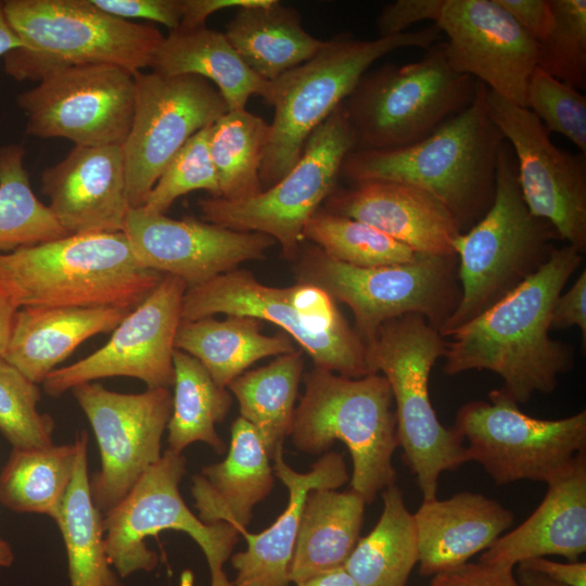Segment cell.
<instances>
[{
  "label": "cell",
  "mask_w": 586,
  "mask_h": 586,
  "mask_svg": "<svg viewBox=\"0 0 586 586\" xmlns=\"http://www.w3.org/2000/svg\"><path fill=\"white\" fill-rule=\"evenodd\" d=\"M572 245L552 247L548 259L500 301L449 336L444 372L498 374L500 388L518 404L555 391L574 365L571 346L549 336L551 316L565 283L582 263Z\"/></svg>",
  "instance_id": "6da1fadb"
},
{
  "label": "cell",
  "mask_w": 586,
  "mask_h": 586,
  "mask_svg": "<svg viewBox=\"0 0 586 586\" xmlns=\"http://www.w3.org/2000/svg\"><path fill=\"white\" fill-rule=\"evenodd\" d=\"M487 87L477 81L471 104L425 139L395 150H353L341 173L352 183L391 181L421 189L442 202L463 232L494 200L505 139L493 122Z\"/></svg>",
  "instance_id": "7a4b0ae2"
},
{
  "label": "cell",
  "mask_w": 586,
  "mask_h": 586,
  "mask_svg": "<svg viewBox=\"0 0 586 586\" xmlns=\"http://www.w3.org/2000/svg\"><path fill=\"white\" fill-rule=\"evenodd\" d=\"M162 277L139 264L123 231L71 234L0 253V293L17 309L103 306L131 310Z\"/></svg>",
  "instance_id": "3957f363"
},
{
  "label": "cell",
  "mask_w": 586,
  "mask_h": 586,
  "mask_svg": "<svg viewBox=\"0 0 586 586\" xmlns=\"http://www.w3.org/2000/svg\"><path fill=\"white\" fill-rule=\"evenodd\" d=\"M440 38L435 24L369 40L342 33L324 40L308 61L268 81L263 99L275 113L259 173L262 189L273 186L297 163L309 136L348 98L374 62L404 48L426 50Z\"/></svg>",
  "instance_id": "277c9868"
},
{
  "label": "cell",
  "mask_w": 586,
  "mask_h": 586,
  "mask_svg": "<svg viewBox=\"0 0 586 586\" xmlns=\"http://www.w3.org/2000/svg\"><path fill=\"white\" fill-rule=\"evenodd\" d=\"M291 440L303 453L319 455L335 441L351 454V489L366 505L395 484L393 455L398 447L396 416L387 380L379 373L348 378L315 367L303 377Z\"/></svg>",
  "instance_id": "5b68a950"
},
{
  "label": "cell",
  "mask_w": 586,
  "mask_h": 586,
  "mask_svg": "<svg viewBox=\"0 0 586 586\" xmlns=\"http://www.w3.org/2000/svg\"><path fill=\"white\" fill-rule=\"evenodd\" d=\"M3 11L23 44L3 56V68L18 81H39L79 64H112L136 74L150 67L165 37L153 25L112 16L89 0H5Z\"/></svg>",
  "instance_id": "8992f818"
},
{
  "label": "cell",
  "mask_w": 586,
  "mask_h": 586,
  "mask_svg": "<svg viewBox=\"0 0 586 586\" xmlns=\"http://www.w3.org/2000/svg\"><path fill=\"white\" fill-rule=\"evenodd\" d=\"M556 238L552 226L528 211L513 152L505 140L492 205L454 242L460 300L440 328L441 335L449 336L537 271L548 259Z\"/></svg>",
  "instance_id": "52a82bcc"
},
{
  "label": "cell",
  "mask_w": 586,
  "mask_h": 586,
  "mask_svg": "<svg viewBox=\"0 0 586 586\" xmlns=\"http://www.w3.org/2000/svg\"><path fill=\"white\" fill-rule=\"evenodd\" d=\"M367 347L372 372H381L392 391L398 447L423 500L434 499L441 474L470 461L462 437L441 423L429 394L447 341L425 318L409 314L383 323Z\"/></svg>",
  "instance_id": "ba28073f"
},
{
  "label": "cell",
  "mask_w": 586,
  "mask_h": 586,
  "mask_svg": "<svg viewBox=\"0 0 586 586\" xmlns=\"http://www.w3.org/2000/svg\"><path fill=\"white\" fill-rule=\"evenodd\" d=\"M476 87L475 78L451 68L442 40L419 61L366 73L344 101L355 150H395L425 139L471 104Z\"/></svg>",
  "instance_id": "9c48e42d"
},
{
  "label": "cell",
  "mask_w": 586,
  "mask_h": 586,
  "mask_svg": "<svg viewBox=\"0 0 586 586\" xmlns=\"http://www.w3.org/2000/svg\"><path fill=\"white\" fill-rule=\"evenodd\" d=\"M456 255L418 254L409 263L361 268L327 256L316 245L297 263L300 283L327 292L349 307L355 331L369 343L383 323L416 314L440 330L460 300Z\"/></svg>",
  "instance_id": "30bf717a"
},
{
  "label": "cell",
  "mask_w": 586,
  "mask_h": 586,
  "mask_svg": "<svg viewBox=\"0 0 586 586\" xmlns=\"http://www.w3.org/2000/svg\"><path fill=\"white\" fill-rule=\"evenodd\" d=\"M186 472L182 453L166 449L128 495L103 515L107 557L122 578L153 571L158 556L148 547L146 537L175 530L190 535L203 551L211 575L209 586H234L225 572V564L241 534L225 522L205 523L188 508L179 491Z\"/></svg>",
  "instance_id": "8fae6325"
},
{
  "label": "cell",
  "mask_w": 586,
  "mask_h": 586,
  "mask_svg": "<svg viewBox=\"0 0 586 586\" xmlns=\"http://www.w3.org/2000/svg\"><path fill=\"white\" fill-rule=\"evenodd\" d=\"M355 148L343 102L314 130L297 163L278 182L242 200H200L203 219L234 231L266 234L281 246L285 258H294L306 222L336 188L342 164Z\"/></svg>",
  "instance_id": "7c38bea8"
},
{
  "label": "cell",
  "mask_w": 586,
  "mask_h": 586,
  "mask_svg": "<svg viewBox=\"0 0 586 586\" xmlns=\"http://www.w3.org/2000/svg\"><path fill=\"white\" fill-rule=\"evenodd\" d=\"M489 402H471L457 412L454 429L467 442L470 461L497 485L548 483L586 451V411L556 420L524 413L500 388Z\"/></svg>",
  "instance_id": "4fadbf2b"
},
{
  "label": "cell",
  "mask_w": 586,
  "mask_h": 586,
  "mask_svg": "<svg viewBox=\"0 0 586 586\" xmlns=\"http://www.w3.org/2000/svg\"><path fill=\"white\" fill-rule=\"evenodd\" d=\"M135 110L122 144L130 208L144 205L158 177L198 131L228 110L217 88L195 75L135 74Z\"/></svg>",
  "instance_id": "5bb4252c"
},
{
  "label": "cell",
  "mask_w": 586,
  "mask_h": 586,
  "mask_svg": "<svg viewBox=\"0 0 586 586\" xmlns=\"http://www.w3.org/2000/svg\"><path fill=\"white\" fill-rule=\"evenodd\" d=\"M135 74L112 64H79L48 74L22 92L25 132L79 146L122 145L135 110Z\"/></svg>",
  "instance_id": "9a60e30c"
},
{
  "label": "cell",
  "mask_w": 586,
  "mask_h": 586,
  "mask_svg": "<svg viewBox=\"0 0 586 586\" xmlns=\"http://www.w3.org/2000/svg\"><path fill=\"white\" fill-rule=\"evenodd\" d=\"M71 391L99 446L101 466L89 476V489L94 506L104 515L162 457V437L173 396L163 387L138 394L118 393L99 382L82 383Z\"/></svg>",
  "instance_id": "2e32d148"
},
{
  "label": "cell",
  "mask_w": 586,
  "mask_h": 586,
  "mask_svg": "<svg viewBox=\"0 0 586 586\" xmlns=\"http://www.w3.org/2000/svg\"><path fill=\"white\" fill-rule=\"evenodd\" d=\"M489 115L509 143L518 182L531 212L552 226L559 239L586 251V155L559 149L527 109L487 89Z\"/></svg>",
  "instance_id": "e0dca14e"
},
{
  "label": "cell",
  "mask_w": 586,
  "mask_h": 586,
  "mask_svg": "<svg viewBox=\"0 0 586 586\" xmlns=\"http://www.w3.org/2000/svg\"><path fill=\"white\" fill-rule=\"evenodd\" d=\"M188 285L163 275L153 291L129 310L101 348L53 370L42 382L44 392L59 397L73 387L99 379L130 377L148 388L174 385V352L181 305Z\"/></svg>",
  "instance_id": "ac0fdd59"
},
{
  "label": "cell",
  "mask_w": 586,
  "mask_h": 586,
  "mask_svg": "<svg viewBox=\"0 0 586 586\" xmlns=\"http://www.w3.org/2000/svg\"><path fill=\"white\" fill-rule=\"evenodd\" d=\"M216 314L266 320L282 328L311 357L315 367L348 378L373 373L368 347L354 328L323 330L293 305L292 286H268L244 269H234L187 288L181 320Z\"/></svg>",
  "instance_id": "d6986e66"
},
{
  "label": "cell",
  "mask_w": 586,
  "mask_h": 586,
  "mask_svg": "<svg viewBox=\"0 0 586 586\" xmlns=\"http://www.w3.org/2000/svg\"><path fill=\"white\" fill-rule=\"evenodd\" d=\"M435 25L447 37L445 52L454 71L526 107L537 42L496 0H445Z\"/></svg>",
  "instance_id": "ffe728a7"
},
{
  "label": "cell",
  "mask_w": 586,
  "mask_h": 586,
  "mask_svg": "<svg viewBox=\"0 0 586 586\" xmlns=\"http://www.w3.org/2000/svg\"><path fill=\"white\" fill-rule=\"evenodd\" d=\"M123 232L141 266L171 275L188 288L263 258L276 241L196 219H174L143 207L130 208Z\"/></svg>",
  "instance_id": "44dd1931"
},
{
  "label": "cell",
  "mask_w": 586,
  "mask_h": 586,
  "mask_svg": "<svg viewBox=\"0 0 586 586\" xmlns=\"http://www.w3.org/2000/svg\"><path fill=\"white\" fill-rule=\"evenodd\" d=\"M41 189L68 235L123 231L130 205L122 145H75L43 170Z\"/></svg>",
  "instance_id": "7402d4cb"
},
{
  "label": "cell",
  "mask_w": 586,
  "mask_h": 586,
  "mask_svg": "<svg viewBox=\"0 0 586 586\" xmlns=\"http://www.w3.org/2000/svg\"><path fill=\"white\" fill-rule=\"evenodd\" d=\"M326 209L366 222L419 254L456 255L462 232L449 209L430 193L398 182L367 181L334 189Z\"/></svg>",
  "instance_id": "603a6c76"
},
{
  "label": "cell",
  "mask_w": 586,
  "mask_h": 586,
  "mask_svg": "<svg viewBox=\"0 0 586 586\" xmlns=\"http://www.w3.org/2000/svg\"><path fill=\"white\" fill-rule=\"evenodd\" d=\"M586 551V451L547 483L534 512L501 535L479 560L511 568L535 558L560 556L576 561Z\"/></svg>",
  "instance_id": "cb8c5ba5"
},
{
  "label": "cell",
  "mask_w": 586,
  "mask_h": 586,
  "mask_svg": "<svg viewBox=\"0 0 586 586\" xmlns=\"http://www.w3.org/2000/svg\"><path fill=\"white\" fill-rule=\"evenodd\" d=\"M271 459L275 476L289 491L288 506L269 527L243 534L246 549L230 557L234 586H291L290 566L307 494L318 488L337 489L349 480L342 455L334 451L324 453L305 473L285 462L283 447Z\"/></svg>",
  "instance_id": "d4e9b609"
},
{
  "label": "cell",
  "mask_w": 586,
  "mask_h": 586,
  "mask_svg": "<svg viewBox=\"0 0 586 586\" xmlns=\"http://www.w3.org/2000/svg\"><path fill=\"white\" fill-rule=\"evenodd\" d=\"M419 573L433 576L488 549L514 523L513 512L480 493L423 500L413 513Z\"/></svg>",
  "instance_id": "484cf974"
},
{
  "label": "cell",
  "mask_w": 586,
  "mask_h": 586,
  "mask_svg": "<svg viewBox=\"0 0 586 586\" xmlns=\"http://www.w3.org/2000/svg\"><path fill=\"white\" fill-rule=\"evenodd\" d=\"M271 457L257 430L239 417L231 425L226 458L192 476L191 494L199 518L208 524L225 522L241 535L252 521L254 507L271 492Z\"/></svg>",
  "instance_id": "4316f807"
},
{
  "label": "cell",
  "mask_w": 586,
  "mask_h": 586,
  "mask_svg": "<svg viewBox=\"0 0 586 586\" xmlns=\"http://www.w3.org/2000/svg\"><path fill=\"white\" fill-rule=\"evenodd\" d=\"M129 310L29 306L16 310L2 358L39 384L82 342L112 332Z\"/></svg>",
  "instance_id": "83f0119b"
},
{
  "label": "cell",
  "mask_w": 586,
  "mask_h": 586,
  "mask_svg": "<svg viewBox=\"0 0 586 586\" xmlns=\"http://www.w3.org/2000/svg\"><path fill=\"white\" fill-rule=\"evenodd\" d=\"M150 67L162 75H195L208 80L229 111L245 109L252 95L263 98L268 85L243 62L224 33L206 25L171 30L157 47Z\"/></svg>",
  "instance_id": "f1b7e54d"
},
{
  "label": "cell",
  "mask_w": 586,
  "mask_h": 586,
  "mask_svg": "<svg viewBox=\"0 0 586 586\" xmlns=\"http://www.w3.org/2000/svg\"><path fill=\"white\" fill-rule=\"evenodd\" d=\"M224 34L243 62L267 81L308 61L324 43L306 31L296 9L278 0L237 9Z\"/></svg>",
  "instance_id": "f546056e"
},
{
  "label": "cell",
  "mask_w": 586,
  "mask_h": 586,
  "mask_svg": "<svg viewBox=\"0 0 586 586\" xmlns=\"http://www.w3.org/2000/svg\"><path fill=\"white\" fill-rule=\"evenodd\" d=\"M365 507L353 489L307 494L290 566L292 584L344 566L360 538Z\"/></svg>",
  "instance_id": "4dcf8cb0"
},
{
  "label": "cell",
  "mask_w": 586,
  "mask_h": 586,
  "mask_svg": "<svg viewBox=\"0 0 586 586\" xmlns=\"http://www.w3.org/2000/svg\"><path fill=\"white\" fill-rule=\"evenodd\" d=\"M262 327V320L245 316L181 320L175 348L198 359L219 386L227 387L255 361L296 351L289 334L265 335Z\"/></svg>",
  "instance_id": "1f68e13d"
},
{
  "label": "cell",
  "mask_w": 586,
  "mask_h": 586,
  "mask_svg": "<svg viewBox=\"0 0 586 586\" xmlns=\"http://www.w3.org/2000/svg\"><path fill=\"white\" fill-rule=\"evenodd\" d=\"M77 457L73 481L54 522L64 542L71 586H124L112 566L104 540L103 515L89 489L88 434L76 436Z\"/></svg>",
  "instance_id": "d6a6232c"
},
{
  "label": "cell",
  "mask_w": 586,
  "mask_h": 586,
  "mask_svg": "<svg viewBox=\"0 0 586 586\" xmlns=\"http://www.w3.org/2000/svg\"><path fill=\"white\" fill-rule=\"evenodd\" d=\"M381 515L365 537L359 538L344 564L357 586H407L419 551L413 513L395 484L382 491Z\"/></svg>",
  "instance_id": "836d02e7"
},
{
  "label": "cell",
  "mask_w": 586,
  "mask_h": 586,
  "mask_svg": "<svg viewBox=\"0 0 586 586\" xmlns=\"http://www.w3.org/2000/svg\"><path fill=\"white\" fill-rule=\"evenodd\" d=\"M303 368V352L296 349L245 371L227 386L239 403L240 417L257 430L271 458L291 434Z\"/></svg>",
  "instance_id": "e575fe53"
},
{
  "label": "cell",
  "mask_w": 586,
  "mask_h": 586,
  "mask_svg": "<svg viewBox=\"0 0 586 586\" xmlns=\"http://www.w3.org/2000/svg\"><path fill=\"white\" fill-rule=\"evenodd\" d=\"M77 443L12 448L0 472V502L15 512L58 517L74 477Z\"/></svg>",
  "instance_id": "d590c367"
},
{
  "label": "cell",
  "mask_w": 586,
  "mask_h": 586,
  "mask_svg": "<svg viewBox=\"0 0 586 586\" xmlns=\"http://www.w3.org/2000/svg\"><path fill=\"white\" fill-rule=\"evenodd\" d=\"M174 395L167 423L168 448L182 453L189 445L202 442L221 455L227 447L216 425L227 416L232 397L219 386L204 366L191 355L175 349Z\"/></svg>",
  "instance_id": "8d00e7d4"
},
{
  "label": "cell",
  "mask_w": 586,
  "mask_h": 586,
  "mask_svg": "<svg viewBox=\"0 0 586 586\" xmlns=\"http://www.w3.org/2000/svg\"><path fill=\"white\" fill-rule=\"evenodd\" d=\"M270 125L245 109L227 111L209 126L208 146L219 192L225 200H242L262 192L259 173Z\"/></svg>",
  "instance_id": "74e56055"
},
{
  "label": "cell",
  "mask_w": 586,
  "mask_h": 586,
  "mask_svg": "<svg viewBox=\"0 0 586 586\" xmlns=\"http://www.w3.org/2000/svg\"><path fill=\"white\" fill-rule=\"evenodd\" d=\"M25 153L17 143L0 146V253L68 235L34 193Z\"/></svg>",
  "instance_id": "f35d334b"
},
{
  "label": "cell",
  "mask_w": 586,
  "mask_h": 586,
  "mask_svg": "<svg viewBox=\"0 0 586 586\" xmlns=\"http://www.w3.org/2000/svg\"><path fill=\"white\" fill-rule=\"evenodd\" d=\"M303 238L327 256L361 268L405 264L419 254L366 222L326 208L309 218Z\"/></svg>",
  "instance_id": "ab89813d"
},
{
  "label": "cell",
  "mask_w": 586,
  "mask_h": 586,
  "mask_svg": "<svg viewBox=\"0 0 586 586\" xmlns=\"http://www.w3.org/2000/svg\"><path fill=\"white\" fill-rule=\"evenodd\" d=\"M552 25L539 43L538 64L555 78L586 87V0H549Z\"/></svg>",
  "instance_id": "60d3db41"
},
{
  "label": "cell",
  "mask_w": 586,
  "mask_h": 586,
  "mask_svg": "<svg viewBox=\"0 0 586 586\" xmlns=\"http://www.w3.org/2000/svg\"><path fill=\"white\" fill-rule=\"evenodd\" d=\"M38 384L0 357V432L13 448H42L53 444L55 428L49 413L39 412Z\"/></svg>",
  "instance_id": "b9f144b4"
},
{
  "label": "cell",
  "mask_w": 586,
  "mask_h": 586,
  "mask_svg": "<svg viewBox=\"0 0 586 586\" xmlns=\"http://www.w3.org/2000/svg\"><path fill=\"white\" fill-rule=\"evenodd\" d=\"M209 127L194 133L167 164L144 203L146 211L165 214L180 196L204 190L219 198L217 174L208 146Z\"/></svg>",
  "instance_id": "7bdbcfd3"
},
{
  "label": "cell",
  "mask_w": 586,
  "mask_h": 586,
  "mask_svg": "<svg viewBox=\"0 0 586 586\" xmlns=\"http://www.w3.org/2000/svg\"><path fill=\"white\" fill-rule=\"evenodd\" d=\"M526 107L549 133L566 137L586 155V97L579 90L536 66L526 89Z\"/></svg>",
  "instance_id": "ee69618b"
},
{
  "label": "cell",
  "mask_w": 586,
  "mask_h": 586,
  "mask_svg": "<svg viewBox=\"0 0 586 586\" xmlns=\"http://www.w3.org/2000/svg\"><path fill=\"white\" fill-rule=\"evenodd\" d=\"M97 9L123 20L143 18L171 30L180 26L183 0H89Z\"/></svg>",
  "instance_id": "f6af8a7d"
},
{
  "label": "cell",
  "mask_w": 586,
  "mask_h": 586,
  "mask_svg": "<svg viewBox=\"0 0 586 586\" xmlns=\"http://www.w3.org/2000/svg\"><path fill=\"white\" fill-rule=\"evenodd\" d=\"M445 0H397L381 10L377 18L379 37H391L406 33L412 25L438 20Z\"/></svg>",
  "instance_id": "bcb514c9"
},
{
  "label": "cell",
  "mask_w": 586,
  "mask_h": 586,
  "mask_svg": "<svg viewBox=\"0 0 586 586\" xmlns=\"http://www.w3.org/2000/svg\"><path fill=\"white\" fill-rule=\"evenodd\" d=\"M430 586H520L513 569L467 562L432 576Z\"/></svg>",
  "instance_id": "7dc6e473"
},
{
  "label": "cell",
  "mask_w": 586,
  "mask_h": 586,
  "mask_svg": "<svg viewBox=\"0 0 586 586\" xmlns=\"http://www.w3.org/2000/svg\"><path fill=\"white\" fill-rule=\"evenodd\" d=\"M576 326L586 344V269L579 273L571 288L560 294L551 316V329H568Z\"/></svg>",
  "instance_id": "c3c4849f"
},
{
  "label": "cell",
  "mask_w": 586,
  "mask_h": 586,
  "mask_svg": "<svg viewBox=\"0 0 586 586\" xmlns=\"http://www.w3.org/2000/svg\"><path fill=\"white\" fill-rule=\"evenodd\" d=\"M537 43L550 31L552 12L549 0H496Z\"/></svg>",
  "instance_id": "681fc988"
},
{
  "label": "cell",
  "mask_w": 586,
  "mask_h": 586,
  "mask_svg": "<svg viewBox=\"0 0 586 586\" xmlns=\"http://www.w3.org/2000/svg\"><path fill=\"white\" fill-rule=\"evenodd\" d=\"M520 564L565 586H586V563L584 561L558 562L544 557L531 559Z\"/></svg>",
  "instance_id": "f907efd6"
},
{
  "label": "cell",
  "mask_w": 586,
  "mask_h": 586,
  "mask_svg": "<svg viewBox=\"0 0 586 586\" xmlns=\"http://www.w3.org/2000/svg\"><path fill=\"white\" fill-rule=\"evenodd\" d=\"M265 0H183V14L178 28H195L205 26L212 14L229 8L259 5Z\"/></svg>",
  "instance_id": "816d5d0a"
},
{
  "label": "cell",
  "mask_w": 586,
  "mask_h": 586,
  "mask_svg": "<svg viewBox=\"0 0 586 586\" xmlns=\"http://www.w3.org/2000/svg\"><path fill=\"white\" fill-rule=\"evenodd\" d=\"M295 586H357L344 566L336 568L294 584Z\"/></svg>",
  "instance_id": "f5cc1de1"
},
{
  "label": "cell",
  "mask_w": 586,
  "mask_h": 586,
  "mask_svg": "<svg viewBox=\"0 0 586 586\" xmlns=\"http://www.w3.org/2000/svg\"><path fill=\"white\" fill-rule=\"evenodd\" d=\"M16 310L17 308L0 293V357L7 348Z\"/></svg>",
  "instance_id": "db71d44e"
},
{
  "label": "cell",
  "mask_w": 586,
  "mask_h": 586,
  "mask_svg": "<svg viewBox=\"0 0 586 586\" xmlns=\"http://www.w3.org/2000/svg\"><path fill=\"white\" fill-rule=\"evenodd\" d=\"M22 46L21 39L5 18L3 1H0V56H4L10 51L21 48Z\"/></svg>",
  "instance_id": "11a10c76"
},
{
  "label": "cell",
  "mask_w": 586,
  "mask_h": 586,
  "mask_svg": "<svg viewBox=\"0 0 586 586\" xmlns=\"http://www.w3.org/2000/svg\"><path fill=\"white\" fill-rule=\"evenodd\" d=\"M515 577L520 586H565L522 564L518 565Z\"/></svg>",
  "instance_id": "9f6ffc18"
},
{
  "label": "cell",
  "mask_w": 586,
  "mask_h": 586,
  "mask_svg": "<svg viewBox=\"0 0 586 586\" xmlns=\"http://www.w3.org/2000/svg\"><path fill=\"white\" fill-rule=\"evenodd\" d=\"M14 562V552L11 545L0 538V566H11Z\"/></svg>",
  "instance_id": "6f0895ef"
},
{
  "label": "cell",
  "mask_w": 586,
  "mask_h": 586,
  "mask_svg": "<svg viewBox=\"0 0 586 586\" xmlns=\"http://www.w3.org/2000/svg\"><path fill=\"white\" fill-rule=\"evenodd\" d=\"M176 586H195L194 574L191 570H184L179 577Z\"/></svg>",
  "instance_id": "680465c9"
}]
</instances>
